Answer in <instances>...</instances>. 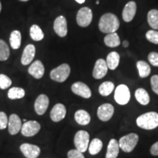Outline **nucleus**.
<instances>
[{
    "instance_id": "1",
    "label": "nucleus",
    "mask_w": 158,
    "mask_h": 158,
    "mask_svg": "<svg viewBox=\"0 0 158 158\" xmlns=\"http://www.w3.org/2000/svg\"><path fill=\"white\" fill-rule=\"evenodd\" d=\"M119 21L116 15L108 13L102 15L99 21V29L105 34L116 32L119 28Z\"/></svg>"
},
{
    "instance_id": "2",
    "label": "nucleus",
    "mask_w": 158,
    "mask_h": 158,
    "mask_svg": "<svg viewBox=\"0 0 158 158\" xmlns=\"http://www.w3.org/2000/svg\"><path fill=\"white\" fill-rule=\"evenodd\" d=\"M136 124L144 130H153L158 127V114L157 112H148L139 116L136 119Z\"/></svg>"
},
{
    "instance_id": "3",
    "label": "nucleus",
    "mask_w": 158,
    "mask_h": 158,
    "mask_svg": "<svg viewBox=\"0 0 158 158\" xmlns=\"http://www.w3.org/2000/svg\"><path fill=\"white\" fill-rule=\"evenodd\" d=\"M138 135L136 133H130L122 137L118 141L119 148L124 152H131L137 145Z\"/></svg>"
},
{
    "instance_id": "4",
    "label": "nucleus",
    "mask_w": 158,
    "mask_h": 158,
    "mask_svg": "<svg viewBox=\"0 0 158 158\" xmlns=\"http://www.w3.org/2000/svg\"><path fill=\"white\" fill-rule=\"evenodd\" d=\"M70 74V67L68 64H62L53 69L50 73V77L53 81L62 83L65 81Z\"/></svg>"
},
{
    "instance_id": "5",
    "label": "nucleus",
    "mask_w": 158,
    "mask_h": 158,
    "mask_svg": "<svg viewBox=\"0 0 158 158\" xmlns=\"http://www.w3.org/2000/svg\"><path fill=\"white\" fill-rule=\"evenodd\" d=\"M89 143V134L85 130H79L74 137V144L76 149L81 152H85L88 149Z\"/></svg>"
},
{
    "instance_id": "6",
    "label": "nucleus",
    "mask_w": 158,
    "mask_h": 158,
    "mask_svg": "<svg viewBox=\"0 0 158 158\" xmlns=\"http://www.w3.org/2000/svg\"><path fill=\"white\" fill-rule=\"evenodd\" d=\"M114 99L118 104L124 106L127 104L130 100V92L129 88L126 85H118L115 89Z\"/></svg>"
},
{
    "instance_id": "7",
    "label": "nucleus",
    "mask_w": 158,
    "mask_h": 158,
    "mask_svg": "<svg viewBox=\"0 0 158 158\" xmlns=\"http://www.w3.org/2000/svg\"><path fill=\"white\" fill-rule=\"evenodd\" d=\"M92 11L87 7H84L79 10L76 15L77 23L81 27H86L92 23Z\"/></svg>"
},
{
    "instance_id": "8",
    "label": "nucleus",
    "mask_w": 158,
    "mask_h": 158,
    "mask_svg": "<svg viewBox=\"0 0 158 158\" xmlns=\"http://www.w3.org/2000/svg\"><path fill=\"white\" fill-rule=\"evenodd\" d=\"M40 124L37 121H27L23 124L21 129V133L26 137H31L36 135L40 130Z\"/></svg>"
},
{
    "instance_id": "9",
    "label": "nucleus",
    "mask_w": 158,
    "mask_h": 158,
    "mask_svg": "<svg viewBox=\"0 0 158 158\" xmlns=\"http://www.w3.org/2000/svg\"><path fill=\"white\" fill-rule=\"evenodd\" d=\"M71 90L74 94L86 99L90 98L92 96V91L89 87L84 83L81 81L74 83L71 86Z\"/></svg>"
},
{
    "instance_id": "10",
    "label": "nucleus",
    "mask_w": 158,
    "mask_h": 158,
    "mask_svg": "<svg viewBox=\"0 0 158 158\" xmlns=\"http://www.w3.org/2000/svg\"><path fill=\"white\" fill-rule=\"evenodd\" d=\"M20 150L27 158H37L41 152L38 146L27 143L21 144Z\"/></svg>"
},
{
    "instance_id": "11",
    "label": "nucleus",
    "mask_w": 158,
    "mask_h": 158,
    "mask_svg": "<svg viewBox=\"0 0 158 158\" xmlns=\"http://www.w3.org/2000/svg\"><path fill=\"white\" fill-rule=\"evenodd\" d=\"M114 113V108L111 104L105 103L99 106L98 116L102 122H108L111 118Z\"/></svg>"
},
{
    "instance_id": "12",
    "label": "nucleus",
    "mask_w": 158,
    "mask_h": 158,
    "mask_svg": "<svg viewBox=\"0 0 158 158\" xmlns=\"http://www.w3.org/2000/svg\"><path fill=\"white\" fill-rule=\"evenodd\" d=\"M49 106V99L45 94H40L35 100L34 104L35 110L38 115H43L48 109Z\"/></svg>"
},
{
    "instance_id": "13",
    "label": "nucleus",
    "mask_w": 158,
    "mask_h": 158,
    "mask_svg": "<svg viewBox=\"0 0 158 158\" xmlns=\"http://www.w3.org/2000/svg\"><path fill=\"white\" fill-rule=\"evenodd\" d=\"M54 29L58 36L63 37L68 34V23L67 20L63 15L57 17L54 23Z\"/></svg>"
},
{
    "instance_id": "14",
    "label": "nucleus",
    "mask_w": 158,
    "mask_h": 158,
    "mask_svg": "<svg viewBox=\"0 0 158 158\" xmlns=\"http://www.w3.org/2000/svg\"><path fill=\"white\" fill-rule=\"evenodd\" d=\"M8 131L9 133L12 135H16L21 131V127H22V123H21V118L17 114H13L10 116L8 118Z\"/></svg>"
},
{
    "instance_id": "15",
    "label": "nucleus",
    "mask_w": 158,
    "mask_h": 158,
    "mask_svg": "<svg viewBox=\"0 0 158 158\" xmlns=\"http://www.w3.org/2000/svg\"><path fill=\"white\" fill-rule=\"evenodd\" d=\"M108 65L103 59H99L95 62L92 76L95 79H101L107 74Z\"/></svg>"
},
{
    "instance_id": "16",
    "label": "nucleus",
    "mask_w": 158,
    "mask_h": 158,
    "mask_svg": "<svg viewBox=\"0 0 158 158\" xmlns=\"http://www.w3.org/2000/svg\"><path fill=\"white\" fill-rule=\"evenodd\" d=\"M67 114L66 108L62 103H57L51 110L50 116L51 120L54 122H58L64 119Z\"/></svg>"
},
{
    "instance_id": "17",
    "label": "nucleus",
    "mask_w": 158,
    "mask_h": 158,
    "mask_svg": "<svg viewBox=\"0 0 158 158\" xmlns=\"http://www.w3.org/2000/svg\"><path fill=\"white\" fill-rule=\"evenodd\" d=\"M137 10L136 3L133 1H130L126 4L122 11V19L125 22H130L135 17Z\"/></svg>"
},
{
    "instance_id": "18",
    "label": "nucleus",
    "mask_w": 158,
    "mask_h": 158,
    "mask_svg": "<svg viewBox=\"0 0 158 158\" xmlns=\"http://www.w3.org/2000/svg\"><path fill=\"white\" fill-rule=\"evenodd\" d=\"M29 73L36 79L43 78L45 73L44 65L40 60H36L30 65L28 69Z\"/></svg>"
},
{
    "instance_id": "19",
    "label": "nucleus",
    "mask_w": 158,
    "mask_h": 158,
    "mask_svg": "<svg viewBox=\"0 0 158 158\" xmlns=\"http://www.w3.org/2000/svg\"><path fill=\"white\" fill-rule=\"evenodd\" d=\"M35 47L34 45L29 44L25 47L21 56V62L23 65H27L32 62L35 56Z\"/></svg>"
},
{
    "instance_id": "20",
    "label": "nucleus",
    "mask_w": 158,
    "mask_h": 158,
    "mask_svg": "<svg viewBox=\"0 0 158 158\" xmlns=\"http://www.w3.org/2000/svg\"><path fill=\"white\" fill-rule=\"evenodd\" d=\"M119 152V145L116 139H110L108 145L106 158H116Z\"/></svg>"
},
{
    "instance_id": "21",
    "label": "nucleus",
    "mask_w": 158,
    "mask_h": 158,
    "mask_svg": "<svg viewBox=\"0 0 158 158\" xmlns=\"http://www.w3.org/2000/svg\"><path fill=\"white\" fill-rule=\"evenodd\" d=\"M75 120L80 125H87L91 121L89 114L85 110H78L75 113Z\"/></svg>"
},
{
    "instance_id": "22",
    "label": "nucleus",
    "mask_w": 158,
    "mask_h": 158,
    "mask_svg": "<svg viewBox=\"0 0 158 158\" xmlns=\"http://www.w3.org/2000/svg\"><path fill=\"white\" fill-rule=\"evenodd\" d=\"M120 56L116 51H112L108 54L106 58V63H107L108 69L111 70H114L117 68L119 64Z\"/></svg>"
},
{
    "instance_id": "23",
    "label": "nucleus",
    "mask_w": 158,
    "mask_h": 158,
    "mask_svg": "<svg viewBox=\"0 0 158 158\" xmlns=\"http://www.w3.org/2000/svg\"><path fill=\"white\" fill-rule=\"evenodd\" d=\"M104 43L110 48H115L120 45L121 41L117 33H110L104 37Z\"/></svg>"
},
{
    "instance_id": "24",
    "label": "nucleus",
    "mask_w": 158,
    "mask_h": 158,
    "mask_svg": "<svg viewBox=\"0 0 158 158\" xmlns=\"http://www.w3.org/2000/svg\"><path fill=\"white\" fill-rule=\"evenodd\" d=\"M135 97L137 101L143 106H147L150 102V97L148 92L143 88H139L135 91Z\"/></svg>"
},
{
    "instance_id": "25",
    "label": "nucleus",
    "mask_w": 158,
    "mask_h": 158,
    "mask_svg": "<svg viewBox=\"0 0 158 158\" xmlns=\"http://www.w3.org/2000/svg\"><path fill=\"white\" fill-rule=\"evenodd\" d=\"M136 66H137L139 76L141 78H147V76H149L150 73H151V68H150L149 64L145 61H138L136 64Z\"/></svg>"
},
{
    "instance_id": "26",
    "label": "nucleus",
    "mask_w": 158,
    "mask_h": 158,
    "mask_svg": "<svg viewBox=\"0 0 158 158\" xmlns=\"http://www.w3.org/2000/svg\"><path fill=\"white\" fill-rule=\"evenodd\" d=\"M147 21L151 28L155 30L158 29V10L153 9L149 11L147 15Z\"/></svg>"
},
{
    "instance_id": "27",
    "label": "nucleus",
    "mask_w": 158,
    "mask_h": 158,
    "mask_svg": "<svg viewBox=\"0 0 158 158\" xmlns=\"http://www.w3.org/2000/svg\"><path fill=\"white\" fill-rule=\"evenodd\" d=\"M10 43L13 49H19L21 44V35L18 30H14L11 32L10 37Z\"/></svg>"
},
{
    "instance_id": "28",
    "label": "nucleus",
    "mask_w": 158,
    "mask_h": 158,
    "mask_svg": "<svg viewBox=\"0 0 158 158\" xmlns=\"http://www.w3.org/2000/svg\"><path fill=\"white\" fill-rule=\"evenodd\" d=\"M114 84L111 81H105L99 86V92L102 96H108L114 89Z\"/></svg>"
},
{
    "instance_id": "29",
    "label": "nucleus",
    "mask_w": 158,
    "mask_h": 158,
    "mask_svg": "<svg viewBox=\"0 0 158 158\" xmlns=\"http://www.w3.org/2000/svg\"><path fill=\"white\" fill-rule=\"evenodd\" d=\"M102 148V142L99 138H94L89 145V152L90 155H95L101 151Z\"/></svg>"
},
{
    "instance_id": "30",
    "label": "nucleus",
    "mask_w": 158,
    "mask_h": 158,
    "mask_svg": "<svg viewBox=\"0 0 158 158\" xmlns=\"http://www.w3.org/2000/svg\"><path fill=\"white\" fill-rule=\"evenodd\" d=\"M30 37L35 41H40L44 38V33L38 25L34 24L30 27Z\"/></svg>"
},
{
    "instance_id": "31",
    "label": "nucleus",
    "mask_w": 158,
    "mask_h": 158,
    "mask_svg": "<svg viewBox=\"0 0 158 158\" xmlns=\"http://www.w3.org/2000/svg\"><path fill=\"white\" fill-rule=\"evenodd\" d=\"M25 96V91L21 87H13L10 89L7 92V97L10 100L21 99Z\"/></svg>"
},
{
    "instance_id": "32",
    "label": "nucleus",
    "mask_w": 158,
    "mask_h": 158,
    "mask_svg": "<svg viewBox=\"0 0 158 158\" xmlns=\"http://www.w3.org/2000/svg\"><path fill=\"white\" fill-rule=\"evenodd\" d=\"M10 56V49L5 41L0 39V61H6Z\"/></svg>"
},
{
    "instance_id": "33",
    "label": "nucleus",
    "mask_w": 158,
    "mask_h": 158,
    "mask_svg": "<svg viewBox=\"0 0 158 158\" xmlns=\"http://www.w3.org/2000/svg\"><path fill=\"white\" fill-rule=\"evenodd\" d=\"M12 84L11 79L5 74H0V89H6L9 88Z\"/></svg>"
},
{
    "instance_id": "34",
    "label": "nucleus",
    "mask_w": 158,
    "mask_h": 158,
    "mask_svg": "<svg viewBox=\"0 0 158 158\" xmlns=\"http://www.w3.org/2000/svg\"><path fill=\"white\" fill-rule=\"evenodd\" d=\"M146 37L150 43L158 45V31L149 30L146 33Z\"/></svg>"
},
{
    "instance_id": "35",
    "label": "nucleus",
    "mask_w": 158,
    "mask_h": 158,
    "mask_svg": "<svg viewBox=\"0 0 158 158\" xmlns=\"http://www.w3.org/2000/svg\"><path fill=\"white\" fill-rule=\"evenodd\" d=\"M8 117L5 112L0 111V130H4L7 127Z\"/></svg>"
},
{
    "instance_id": "36",
    "label": "nucleus",
    "mask_w": 158,
    "mask_h": 158,
    "mask_svg": "<svg viewBox=\"0 0 158 158\" xmlns=\"http://www.w3.org/2000/svg\"><path fill=\"white\" fill-rule=\"evenodd\" d=\"M148 60L149 63L155 67H158V53L151 52L148 55Z\"/></svg>"
},
{
    "instance_id": "37",
    "label": "nucleus",
    "mask_w": 158,
    "mask_h": 158,
    "mask_svg": "<svg viewBox=\"0 0 158 158\" xmlns=\"http://www.w3.org/2000/svg\"><path fill=\"white\" fill-rule=\"evenodd\" d=\"M68 158H85L81 152L78 149H71L68 152Z\"/></svg>"
},
{
    "instance_id": "38",
    "label": "nucleus",
    "mask_w": 158,
    "mask_h": 158,
    "mask_svg": "<svg viewBox=\"0 0 158 158\" xmlns=\"http://www.w3.org/2000/svg\"><path fill=\"white\" fill-rule=\"evenodd\" d=\"M151 86L153 92L158 94V75H155L151 78Z\"/></svg>"
},
{
    "instance_id": "39",
    "label": "nucleus",
    "mask_w": 158,
    "mask_h": 158,
    "mask_svg": "<svg viewBox=\"0 0 158 158\" xmlns=\"http://www.w3.org/2000/svg\"><path fill=\"white\" fill-rule=\"evenodd\" d=\"M150 152L154 156H158V141L156 142L151 147Z\"/></svg>"
},
{
    "instance_id": "40",
    "label": "nucleus",
    "mask_w": 158,
    "mask_h": 158,
    "mask_svg": "<svg viewBox=\"0 0 158 158\" xmlns=\"http://www.w3.org/2000/svg\"><path fill=\"white\" fill-rule=\"evenodd\" d=\"M122 45H123L124 47L127 48V47L129 46V43H128L127 40H124L123 43H122Z\"/></svg>"
},
{
    "instance_id": "41",
    "label": "nucleus",
    "mask_w": 158,
    "mask_h": 158,
    "mask_svg": "<svg viewBox=\"0 0 158 158\" xmlns=\"http://www.w3.org/2000/svg\"><path fill=\"white\" fill-rule=\"evenodd\" d=\"M76 1L79 4H83L85 2V1H86V0H76Z\"/></svg>"
},
{
    "instance_id": "42",
    "label": "nucleus",
    "mask_w": 158,
    "mask_h": 158,
    "mask_svg": "<svg viewBox=\"0 0 158 158\" xmlns=\"http://www.w3.org/2000/svg\"><path fill=\"white\" fill-rule=\"evenodd\" d=\"M2 10V5H1V2H0V12Z\"/></svg>"
},
{
    "instance_id": "43",
    "label": "nucleus",
    "mask_w": 158,
    "mask_h": 158,
    "mask_svg": "<svg viewBox=\"0 0 158 158\" xmlns=\"http://www.w3.org/2000/svg\"><path fill=\"white\" fill-rule=\"evenodd\" d=\"M20 1H22V2H27V1H29V0H20Z\"/></svg>"
},
{
    "instance_id": "44",
    "label": "nucleus",
    "mask_w": 158,
    "mask_h": 158,
    "mask_svg": "<svg viewBox=\"0 0 158 158\" xmlns=\"http://www.w3.org/2000/svg\"><path fill=\"white\" fill-rule=\"evenodd\" d=\"M99 3H100V2H99V1H96V4H97V5H99Z\"/></svg>"
}]
</instances>
